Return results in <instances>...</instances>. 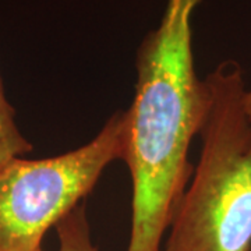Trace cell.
<instances>
[{"label": "cell", "mask_w": 251, "mask_h": 251, "mask_svg": "<svg viewBox=\"0 0 251 251\" xmlns=\"http://www.w3.org/2000/svg\"><path fill=\"white\" fill-rule=\"evenodd\" d=\"M204 0H166L158 27L137 50L134 99L126 113L123 159L133 186L126 251H162L193 175L188 151L205 117L206 85L193 52V16Z\"/></svg>", "instance_id": "6da1fadb"}, {"label": "cell", "mask_w": 251, "mask_h": 251, "mask_svg": "<svg viewBox=\"0 0 251 251\" xmlns=\"http://www.w3.org/2000/svg\"><path fill=\"white\" fill-rule=\"evenodd\" d=\"M204 81L201 153L162 251H250L251 120L243 70L226 60Z\"/></svg>", "instance_id": "7a4b0ae2"}, {"label": "cell", "mask_w": 251, "mask_h": 251, "mask_svg": "<svg viewBox=\"0 0 251 251\" xmlns=\"http://www.w3.org/2000/svg\"><path fill=\"white\" fill-rule=\"evenodd\" d=\"M126 113L90 143L57 156L0 165V251H41L46 233L84 202L112 162L123 159Z\"/></svg>", "instance_id": "3957f363"}, {"label": "cell", "mask_w": 251, "mask_h": 251, "mask_svg": "<svg viewBox=\"0 0 251 251\" xmlns=\"http://www.w3.org/2000/svg\"><path fill=\"white\" fill-rule=\"evenodd\" d=\"M32 150V144L18 128L16 110L6 97L3 80L0 75V165L13 158L24 156Z\"/></svg>", "instance_id": "277c9868"}, {"label": "cell", "mask_w": 251, "mask_h": 251, "mask_svg": "<svg viewBox=\"0 0 251 251\" xmlns=\"http://www.w3.org/2000/svg\"><path fill=\"white\" fill-rule=\"evenodd\" d=\"M54 229L59 239L57 251H98L91 237V226L84 202L63 218Z\"/></svg>", "instance_id": "5b68a950"}, {"label": "cell", "mask_w": 251, "mask_h": 251, "mask_svg": "<svg viewBox=\"0 0 251 251\" xmlns=\"http://www.w3.org/2000/svg\"><path fill=\"white\" fill-rule=\"evenodd\" d=\"M244 108H246V112L250 117L251 120V90L246 91V95H244Z\"/></svg>", "instance_id": "8992f818"}]
</instances>
